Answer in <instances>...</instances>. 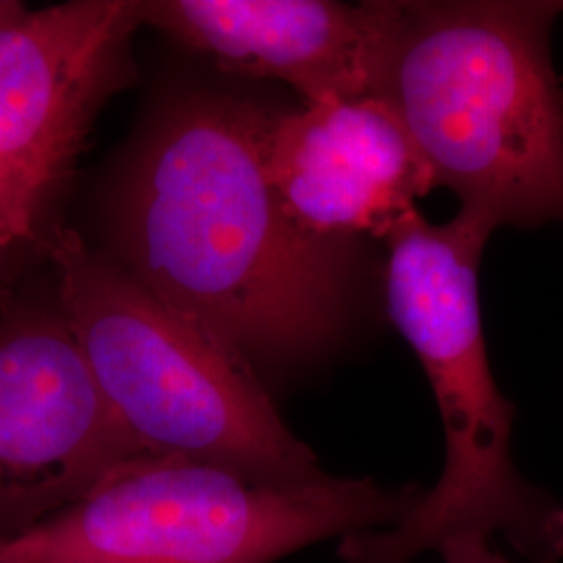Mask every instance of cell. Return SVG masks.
Masks as SVG:
<instances>
[{
	"label": "cell",
	"instance_id": "277c9868",
	"mask_svg": "<svg viewBox=\"0 0 563 563\" xmlns=\"http://www.w3.org/2000/svg\"><path fill=\"white\" fill-rule=\"evenodd\" d=\"M44 244L95 380L148 455L218 465L282 490L330 478L251 365L74 232Z\"/></svg>",
	"mask_w": 563,
	"mask_h": 563
},
{
	"label": "cell",
	"instance_id": "6da1fadb",
	"mask_svg": "<svg viewBox=\"0 0 563 563\" xmlns=\"http://www.w3.org/2000/svg\"><path fill=\"white\" fill-rule=\"evenodd\" d=\"M274 111L209 88L169 95L121 163L101 249L260 378L334 346L355 265L351 242L311 239L284 213Z\"/></svg>",
	"mask_w": 563,
	"mask_h": 563
},
{
	"label": "cell",
	"instance_id": "8fae6325",
	"mask_svg": "<svg viewBox=\"0 0 563 563\" xmlns=\"http://www.w3.org/2000/svg\"><path fill=\"white\" fill-rule=\"evenodd\" d=\"M444 563H511L490 547V537L467 532L449 539L439 549Z\"/></svg>",
	"mask_w": 563,
	"mask_h": 563
},
{
	"label": "cell",
	"instance_id": "4fadbf2b",
	"mask_svg": "<svg viewBox=\"0 0 563 563\" xmlns=\"http://www.w3.org/2000/svg\"><path fill=\"white\" fill-rule=\"evenodd\" d=\"M4 544H7V541L0 539V563H11L7 560V555H4Z\"/></svg>",
	"mask_w": 563,
	"mask_h": 563
},
{
	"label": "cell",
	"instance_id": "9c48e42d",
	"mask_svg": "<svg viewBox=\"0 0 563 563\" xmlns=\"http://www.w3.org/2000/svg\"><path fill=\"white\" fill-rule=\"evenodd\" d=\"M267 167L288 220L323 242L384 239L437 188L401 115L384 97L276 109Z\"/></svg>",
	"mask_w": 563,
	"mask_h": 563
},
{
	"label": "cell",
	"instance_id": "ba28073f",
	"mask_svg": "<svg viewBox=\"0 0 563 563\" xmlns=\"http://www.w3.org/2000/svg\"><path fill=\"white\" fill-rule=\"evenodd\" d=\"M402 2L151 0L144 25L223 71L288 84L301 102L383 97Z\"/></svg>",
	"mask_w": 563,
	"mask_h": 563
},
{
	"label": "cell",
	"instance_id": "7c38bea8",
	"mask_svg": "<svg viewBox=\"0 0 563 563\" xmlns=\"http://www.w3.org/2000/svg\"><path fill=\"white\" fill-rule=\"evenodd\" d=\"M18 4H20V2H13V0H0V18L9 15Z\"/></svg>",
	"mask_w": 563,
	"mask_h": 563
},
{
	"label": "cell",
	"instance_id": "30bf717a",
	"mask_svg": "<svg viewBox=\"0 0 563 563\" xmlns=\"http://www.w3.org/2000/svg\"><path fill=\"white\" fill-rule=\"evenodd\" d=\"M38 222L41 216L0 181V267L9 260H15L21 249L41 242Z\"/></svg>",
	"mask_w": 563,
	"mask_h": 563
},
{
	"label": "cell",
	"instance_id": "7a4b0ae2",
	"mask_svg": "<svg viewBox=\"0 0 563 563\" xmlns=\"http://www.w3.org/2000/svg\"><path fill=\"white\" fill-rule=\"evenodd\" d=\"M493 232L467 211L430 223L413 209L383 239L386 313L432 386L446 460L437 488L401 522L342 537L344 563H413L467 532L501 534L532 562L563 558V504L516 470V407L495 383L486 353L478 274Z\"/></svg>",
	"mask_w": 563,
	"mask_h": 563
},
{
	"label": "cell",
	"instance_id": "8992f818",
	"mask_svg": "<svg viewBox=\"0 0 563 563\" xmlns=\"http://www.w3.org/2000/svg\"><path fill=\"white\" fill-rule=\"evenodd\" d=\"M148 455L125 430L60 311L0 301V539L18 541Z\"/></svg>",
	"mask_w": 563,
	"mask_h": 563
},
{
	"label": "cell",
	"instance_id": "3957f363",
	"mask_svg": "<svg viewBox=\"0 0 563 563\" xmlns=\"http://www.w3.org/2000/svg\"><path fill=\"white\" fill-rule=\"evenodd\" d=\"M560 0L402 2L383 97L460 211L497 228L563 225Z\"/></svg>",
	"mask_w": 563,
	"mask_h": 563
},
{
	"label": "cell",
	"instance_id": "5b68a950",
	"mask_svg": "<svg viewBox=\"0 0 563 563\" xmlns=\"http://www.w3.org/2000/svg\"><path fill=\"white\" fill-rule=\"evenodd\" d=\"M426 490L334 478L282 490L218 465L144 455L18 541L11 563H272L302 547L395 526Z\"/></svg>",
	"mask_w": 563,
	"mask_h": 563
},
{
	"label": "cell",
	"instance_id": "5bb4252c",
	"mask_svg": "<svg viewBox=\"0 0 563 563\" xmlns=\"http://www.w3.org/2000/svg\"><path fill=\"white\" fill-rule=\"evenodd\" d=\"M4 295H7V290L0 286V301H2V297H4Z\"/></svg>",
	"mask_w": 563,
	"mask_h": 563
},
{
	"label": "cell",
	"instance_id": "52a82bcc",
	"mask_svg": "<svg viewBox=\"0 0 563 563\" xmlns=\"http://www.w3.org/2000/svg\"><path fill=\"white\" fill-rule=\"evenodd\" d=\"M139 0H74L0 18V181L41 216L104 102L134 80Z\"/></svg>",
	"mask_w": 563,
	"mask_h": 563
}]
</instances>
